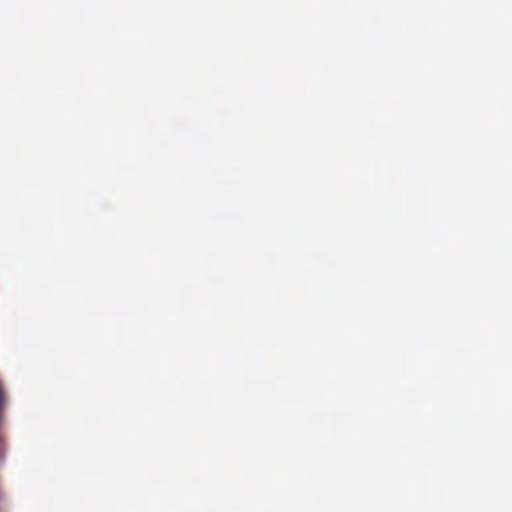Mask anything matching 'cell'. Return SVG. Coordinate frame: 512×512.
Instances as JSON below:
<instances>
[{
  "mask_svg": "<svg viewBox=\"0 0 512 512\" xmlns=\"http://www.w3.org/2000/svg\"><path fill=\"white\" fill-rule=\"evenodd\" d=\"M4 404V390H2V384H0V406Z\"/></svg>",
  "mask_w": 512,
  "mask_h": 512,
  "instance_id": "cell-1",
  "label": "cell"
}]
</instances>
